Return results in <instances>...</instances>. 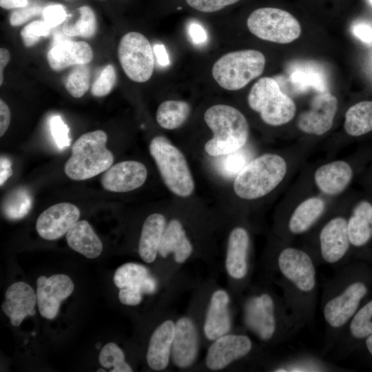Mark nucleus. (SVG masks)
Returning a JSON list of instances; mask_svg holds the SVG:
<instances>
[{
	"instance_id": "obj_1",
	"label": "nucleus",
	"mask_w": 372,
	"mask_h": 372,
	"mask_svg": "<svg viewBox=\"0 0 372 372\" xmlns=\"http://www.w3.org/2000/svg\"><path fill=\"white\" fill-rule=\"evenodd\" d=\"M272 252L270 277L282 290L287 306L302 327L313 324L318 296L317 267L304 248L285 243Z\"/></svg>"
},
{
	"instance_id": "obj_2",
	"label": "nucleus",
	"mask_w": 372,
	"mask_h": 372,
	"mask_svg": "<svg viewBox=\"0 0 372 372\" xmlns=\"http://www.w3.org/2000/svg\"><path fill=\"white\" fill-rule=\"evenodd\" d=\"M360 271L345 264L322 285L321 310L324 322L322 356L331 352L347 323L360 307L369 285Z\"/></svg>"
},
{
	"instance_id": "obj_3",
	"label": "nucleus",
	"mask_w": 372,
	"mask_h": 372,
	"mask_svg": "<svg viewBox=\"0 0 372 372\" xmlns=\"http://www.w3.org/2000/svg\"><path fill=\"white\" fill-rule=\"evenodd\" d=\"M243 318L247 328L267 344L286 342L302 329L282 296L269 288L256 289L246 298Z\"/></svg>"
},
{
	"instance_id": "obj_4",
	"label": "nucleus",
	"mask_w": 372,
	"mask_h": 372,
	"mask_svg": "<svg viewBox=\"0 0 372 372\" xmlns=\"http://www.w3.org/2000/svg\"><path fill=\"white\" fill-rule=\"evenodd\" d=\"M204 120L213 137L205 145L211 156H219L238 150L246 144L249 127L244 114L236 107L218 104L209 107Z\"/></svg>"
},
{
	"instance_id": "obj_5",
	"label": "nucleus",
	"mask_w": 372,
	"mask_h": 372,
	"mask_svg": "<svg viewBox=\"0 0 372 372\" xmlns=\"http://www.w3.org/2000/svg\"><path fill=\"white\" fill-rule=\"evenodd\" d=\"M287 171V163L281 156L271 153L262 154L248 162L236 176L234 192L245 200L263 197L282 181Z\"/></svg>"
},
{
	"instance_id": "obj_6",
	"label": "nucleus",
	"mask_w": 372,
	"mask_h": 372,
	"mask_svg": "<svg viewBox=\"0 0 372 372\" xmlns=\"http://www.w3.org/2000/svg\"><path fill=\"white\" fill-rule=\"evenodd\" d=\"M107 136L103 130L81 135L73 144L64 172L74 180H84L105 172L113 164L114 156L106 147Z\"/></svg>"
},
{
	"instance_id": "obj_7",
	"label": "nucleus",
	"mask_w": 372,
	"mask_h": 372,
	"mask_svg": "<svg viewBox=\"0 0 372 372\" xmlns=\"http://www.w3.org/2000/svg\"><path fill=\"white\" fill-rule=\"evenodd\" d=\"M149 149L168 189L183 198L192 194L195 183L183 154L162 136L152 139Z\"/></svg>"
},
{
	"instance_id": "obj_8",
	"label": "nucleus",
	"mask_w": 372,
	"mask_h": 372,
	"mask_svg": "<svg viewBox=\"0 0 372 372\" xmlns=\"http://www.w3.org/2000/svg\"><path fill=\"white\" fill-rule=\"evenodd\" d=\"M265 63L264 54L256 50L231 52L215 62L212 76L221 87L238 90L263 72Z\"/></svg>"
},
{
	"instance_id": "obj_9",
	"label": "nucleus",
	"mask_w": 372,
	"mask_h": 372,
	"mask_svg": "<svg viewBox=\"0 0 372 372\" xmlns=\"http://www.w3.org/2000/svg\"><path fill=\"white\" fill-rule=\"evenodd\" d=\"M247 101L251 109L258 112L261 119L271 126L287 123L293 119L296 112L293 101L271 77H262L254 84Z\"/></svg>"
},
{
	"instance_id": "obj_10",
	"label": "nucleus",
	"mask_w": 372,
	"mask_h": 372,
	"mask_svg": "<svg viewBox=\"0 0 372 372\" xmlns=\"http://www.w3.org/2000/svg\"><path fill=\"white\" fill-rule=\"evenodd\" d=\"M351 252L347 218L334 216L320 227L316 237V249L310 252L316 265L338 269L344 265Z\"/></svg>"
},
{
	"instance_id": "obj_11",
	"label": "nucleus",
	"mask_w": 372,
	"mask_h": 372,
	"mask_svg": "<svg viewBox=\"0 0 372 372\" xmlns=\"http://www.w3.org/2000/svg\"><path fill=\"white\" fill-rule=\"evenodd\" d=\"M249 30L257 37L278 43H289L301 33L298 21L289 12L276 8H260L247 21Z\"/></svg>"
},
{
	"instance_id": "obj_12",
	"label": "nucleus",
	"mask_w": 372,
	"mask_h": 372,
	"mask_svg": "<svg viewBox=\"0 0 372 372\" xmlns=\"http://www.w3.org/2000/svg\"><path fill=\"white\" fill-rule=\"evenodd\" d=\"M148 39L142 34L130 32L123 36L118 48V56L125 74L132 81H148L154 71V58Z\"/></svg>"
},
{
	"instance_id": "obj_13",
	"label": "nucleus",
	"mask_w": 372,
	"mask_h": 372,
	"mask_svg": "<svg viewBox=\"0 0 372 372\" xmlns=\"http://www.w3.org/2000/svg\"><path fill=\"white\" fill-rule=\"evenodd\" d=\"M254 350L251 339L243 333H227L213 341L209 347L205 364L211 371H219L247 357Z\"/></svg>"
},
{
	"instance_id": "obj_14",
	"label": "nucleus",
	"mask_w": 372,
	"mask_h": 372,
	"mask_svg": "<svg viewBox=\"0 0 372 372\" xmlns=\"http://www.w3.org/2000/svg\"><path fill=\"white\" fill-rule=\"evenodd\" d=\"M338 109V100L331 93L324 91L311 100L309 110L298 118V128L304 133L320 136L332 127Z\"/></svg>"
},
{
	"instance_id": "obj_15",
	"label": "nucleus",
	"mask_w": 372,
	"mask_h": 372,
	"mask_svg": "<svg viewBox=\"0 0 372 372\" xmlns=\"http://www.w3.org/2000/svg\"><path fill=\"white\" fill-rule=\"evenodd\" d=\"M37 304L40 314L48 320L57 315L61 302L70 296L74 285L65 274H55L47 278L41 276L37 280Z\"/></svg>"
},
{
	"instance_id": "obj_16",
	"label": "nucleus",
	"mask_w": 372,
	"mask_h": 372,
	"mask_svg": "<svg viewBox=\"0 0 372 372\" xmlns=\"http://www.w3.org/2000/svg\"><path fill=\"white\" fill-rule=\"evenodd\" d=\"M251 238L248 230L240 226L230 232L227 245L225 269L234 280L246 282L250 272Z\"/></svg>"
},
{
	"instance_id": "obj_17",
	"label": "nucleus",
	"mask_w": 372,
	"mask_h": 372,
	"mask_svg": "<svg viewBox=\"0 0 372 372\" xmlns=\"http://www.w3.org/2000/svg\"><path fill=\"white\" fill-rule=\"evenodd\" d=\"M80 211L70 203H60L43 211L38 217L36 229L47 240H56L68 233L79 221Z\"/></svg>"
},
{
	"instance_id": "obj_18",
	"label": "nucleus",
	"mask_w": 372,
	"mask_h": 372,
	"mask_svg": "<svg viewBox=\"0 0 372 372\" xmlns=\"http://www.w3.org/2000/svg\"><path fill=\"white\" fill-rule=\"evenodd\" d=\"M147 176V168L142 163L125 161L107 169L102 176L101 183L107 191L127 192L142 186Z\"/></svg>"
},
{
	"instance_id": "obj_19",
	"label": "nucleus",
	"mask_w": 372,
	"mask_h": 372,
	"mask_svg": "<svg viewBox=\"0 0 372 372\" xmlns=\"http://www.w3.org/2000/svg\"><path fill=\"white\" fill-rule=\"evenodd\" d=\"M326 211L324 200L318 196L308 198L291 213L284 225L285 241L310 232L322 219Z\"/></svg>"
},
{
	"instance_id": "obj_20",
	"label": "nucleus",
	"mask_w": 372,
	"mask_h": 372,
	"mask_svg": "<svg viewBox=\"0 0 372 372\" xmlns=\"http://www.w3.org/2000/svg\"><path fill=\"white\" fill-rule=\"evenodd\" d=\"M372 334V299L360 307L347 323L335 344L333 356L338 360L345 357L354 345Z\"/></svg>"
},
{
	"instance_id": "obj_21",
	"label": "nucleus",
	"mask_w": 372,
	"mask_h": 372,
	"mask_svg": "<svg viewBox=\"0 0 372 372\" xmlns=\"http://www.w3.org/2000/svg\"><path fill=\"white\" fill-rule=\"evenodd\" d=\"M198 353V335L192 319L182 317L176 322L171 359L178 368L186 369L196 361Z\"/></svg>"
},
{
	"instance_id": "obj_22",
	"label": "nucleus",
	"mask_w": 372,
	"mask_h": 372,
	"mask_svg": "<svg viewBox=\"0 0 372 372\" xmlns=\"http://www.w3.org/2000/svg\"><path fill=\"white\" fill-rule=\"evenodd\" d=\"M5 298L1 308L12 325L19 326L26 316L35 315L37 293L28 284L24 282L13 283L6 290Z\"/></svg>"
},
{
	"instance_id": "obj_23",
	"label": "nucleus",
	"mask_w": 372,
	"mask_h": 372,
	"mask_svg": "<svg viewBox=\"0 0 372 372\" xmlns=\"http://www.w3.org/2000/svg\"><path fill=\"white\" fill-rule=\"evenodd\" d=\"M229 302V296L225 290L218 289L212 293L203 326L205 335L209 340L214 341L231 330Z\"/></svg>"
},
{
	"instance_id": "obj_24",
	"label": "nucleus",
	"mask_w": 372,
	"mask_h": 372,
	"mask_svg": "<svg viewBox=\"0 0 372 372\" xmlns=\"http://www.w3.org/2000/svg\"><path fill=\"white\" fill-rule=\"evenodd\" d=\"M353 175L352 166L347 161L338 160L318 167L313 178L320 192L328 196H336L349 187Z\"/></svg>"
},
{
	"instance_id": "obj_25",
	"label": "nucleus",
	"mask_w": 372,
	"mask_h": 372,
	"mask_svg": "<svg viewBox=\"0 0 372 372\" xmlns=\"http://www.w3.org/2000/svg\"><path fill=\"white\" fill-rule=\"evenodd\" d=\"M349 241L352 250L363 249L372 242V202L358 200L347 217Z\"/></svg>"
},
{
	"instance_id": "obj_26",
	"label": "nucleus",
	"mask_w": 372,
	"mask_h": 372,
	"mask_svg": "<svg viewBox=\"0 0 372 372\" xmlns=\"http://www.w3.org/2000/svg\"><path fill=\"white\" fill-rule=\"evenodd\" d=\"M92 58V50L88 43L66 39L53 44L48 53V63L54 71L71 65L87 64Z\"/></svg>"
},
{
	"instance_id": "obj_27",
	"label": "nucleus",
	"mask_w": 372,
	"mask_h": 372,
	"mask_svg": "<svg viewBox=\"0 0 372 372\" xmlns=\"http://www.w3.org/2000/svg\"><path fill=\"white\" fill-rule=\"evenodd\" d=\"M175 325L172 320L162 322L152 334L146 354L148 366L154 371H163L169 364Z\"/></svg>"
},
{
	"instance_id": "obj_28",
	"label": "nucleus",
	"mask_w": 372,
	"mask_h": 372,
	"mask_svg": "<svg viewBox=\"0 0 372 372\" xmlns=\"http://www.w3.org/2000/svg\"><path fill=\"white\" fill-rule=\"evenodd\" d=\"M273 372H332L342 371V366L316 354L302 352L285 356L269 367Z\"/></svg>"
},
{
	"instance_id": "obj_29",
	"label": "nucleus",
	"mask_w": 372,
	"mask_h": 372,
	"mask_svg": "<svg viewBox=\"0 0 372 372\" xmlns=\"http://www.w3.org/2000/svg\"><path fill=\"white\" fill-rule=\"evenodd\" d=\"M192 251V245L182 223L176 219L171 220L164 231L158 247V254L165 258L173 254L175 262L182 264L189 258Z\"/></svg>"
},
{
	"instance_id": "obj_30",
	"label": "nucleus",
	"mask_w": 372,
	"mask_h": 372,
	"mask_svg": "<svg viewBox=\"0 0 372 372\" xmlns=\"http://www.w3.org/2000/svg\"><path fill=\"white\" fill-rule=\"evenodd\" d=\"M166 225V218L161 214H152L145 219L138 243L139 256L145 262L152 263L156 259Z\"/></svg>"
},
{
	"instance_id": "obj_31",
	"label": "nucleus",
	"mask_w": 372,
	"mask_h": 372,
	"mask_svg": "<svg viewBox=\"0 0 372 372\" xmlns=\"http://www.w3.org/2000/svg\"><path fill=\"white\" fill-rule=\"evenodd\" d=\"M66 240L71 249L90 259L103 251L101 240L86 220L77 221L66 234Z\"/></svg>"
},
{
	"instance_id": "obj_32",
	"label": "nucleus",
	"mask_w": 372,
	"mask_h": 372,
	"mask_svg": "<svg viewBox=\"0 0 372 372\" xmlns=\"http://www.w3.org/2000/svg\"><path fill=\"white\" fill-rule=\"evenodd\" d=\"M345 132L358 137L372 132V101H363L351 106L345 113Z\"/></svg>"
},
{
	"instance_id": "obj_33",
	"label": "nucleus",
	"mask_w": 372,
	"mask_h": 372,
	"mask_svg": "<svg viewBox=\"0 0 372 372\" xmlns=\"http://www.w3.org/2000/svg\"><path fill=\"white\" fill-rule=\"evenodd\" d=\"M190 111V105L186 101H165L157 109L156 121L164 129L174 130L180 127L186 121Z\"/></svg>"
},
{
	"instance_id": "obj_34",
	"label": "nucleus",
	"mask_w": 372,
	"mask_h": 372,
	"mask_svg": "<svg viewBox=\"0 0 372 372\" xmlns=\"http://www.w3.org/2000/svg\"><path fill=\"white\" fill-rule=\"evenodd\" d=\"M32 205V198L30 192L24 187H19L6 198L2 211L9 220H20L29 213Z\"/></svg>"
},
{
	"instance_id": "obj_35",
	"label": "nucleus",
	"mask_w": 372,
	"mask_h": 372,
	"mask_svg": "<svg viewBox=\"0 0 372 372\" xmlns=\"http://www.w3.org/2000/svg\"><path fill=\"white\" fill-rule=\"evenodd\" d=\"M79 18L74 22L68 19L63 26V32L68 37L90 38L96 30V19L92 9L88 6L78 8Z\"/></svg>"
},
{
	"instance_id": "obj_36",
	"label": "nucleus",
	"mask_w": 372,
	"mask_h": 372,
	"mask_svg": "<svg viewBox=\"0 0 372 372\" xmlns=\"http://www.w3.org/2000/svg\"><path fill=\"white\" fill-rule=\"evenodd\" d=\"M149 274V271L145 266L136 262H127L116 270L114 282L118 289L134 287L143 291V280Z\"/></svg>"
},
{
	"instance_id": "obj_37",
	"label": "nucleus",
	"mask_w": 372,
	"mask_h": 372,
	"mask_svg": "<svg viewBox=\"0 0 372 372\" xmlns=\"http://www.w3.org/2000/svg\"><path fill=\"white\" fill-rule=\"evenodd\" d=\"M100 364L111 372H132V367L125 362L122 349L114 342H108L101 349L99 356Z\"/></svg>"
},
{
	"instance_id": "obj_38",
	"label": "nucleus",
	"mask_w": 372,
	"mask_h": 372,
	"mask_svg": "<svg viewBox=\"0 0 372 372\" xmlns=\"http://www.w3.org/2000/svg\"><path fill=\"white\" fill-rule=\"evenodd\" d=\"M90 70L87 64L76 65L68 74L65 87L75 98L83 96L90 87Z\"/></svg>"
},
{
	"instance_id": "obj_39",
	"label": "nucleus",
	"mask_w": 372,
	"mask_h": 372,
	"mask_svg": "<svg viewBox=\"0 0 372 372\" xmlns=\"http://www.w3.org/2000/svg\"><path fill=\"white\" fill-rule=\"evenodd\" d=\"M242 149V148H241ZM231 153L219 156L218 161L220 172L225 176L231 177L237 175L239 172L248 163H246L245 155L240 149Z\"/></svg>"
},
{
	"instance_id": "obj_40",
	"label": "nucleus",
	"mask_w": 372,
	"mask_h": 372,
	"mask_svg": "<svg viewBox=\"0 0 372 372\" xmlns=\"http://www.w3.org/2000/svg\"><path fill=\"white\" fill-rule=\"evenodd\" d=\"M116 82V73L112 65H106L99 76L92 85L91 93L93 96L101 97L107 95Z\"/></svg>"
},
{
	"instance_id": "obj_41",
	"label": "nucleus",
	"mask_w": 372,
	"mask_h": 372,
	"mask_svg": "<svg viewBox=\"0 0 372 372\" xmlns=\"http://www.w3.org/2000/svg\"><path fill=\"white\" fill-rule=\"evenodd\" d=\"M51 27L45 21H34L21 31V38L26 47L36 44L41 38L48 37Z\"/></svg>"
},
{
	"instance_id": "obj_42",
	"label": "nucleus",
	"mask_w": 372,
	"mask_h": 372,
	"mask_svg": "<svg viewBox=\"0 0 372 372\" xmlns=\"http://www.w3.org/2000/svg\"><path fill=\"white\" fill-rule=\"evenodd\" d=\"M50 127L53 140L59 149H63L70 146V129L61 116H52L50 121Z\"/></svg>"
},
{
	"instance_id": "obj_43",
	"label": "nucleus",
	"mask_w": 372,
	"mask_h": 372,
	"mask_svg": "<svg viewBox=\"0 0 372 372\" xmlns=\"http://www.w3.org/2000/svg\"><path fill=\"white\" fill-rule=\"evenodd\" d=\"M291 80L298 87H312L320 92L324 91V82L322 77L311 71H296L291 75Z\"/></svg>"
},
{
	"instance_id": "obj_44",
	"label": "nucleus",
	"mask_w": 372,
	"mask_h": 372,
	"mask_svg": "<svg viewBox=\"0 0 372 372\" xmlns=\"http://www.w3.org/2000/svg\"><path fill=\"white\" fill-rule=\"evenodd\" d=\"M240 0H186L192 8L203 12H214Z\"/></svg>"
},
{
	"instance_id": "obj_45",
	"label": "nucleus",
	"mask_w": 372,
	"mask_h": 372,
	"mask_svg": "<svg viewBox=\"0 0 372 372\" xmlns=\"http://www.w3.org/2000/svg\"><path fill=\"white\" fill-rule=\"evenodd\" d=\"M43 10L38 6H26L17 8L10 17V23L12 26H19L31 18L39 15Z\"/></svg>"
},
{
	"instance_id": "obj_46",
	"label": "nucleus",
	"mask_w": 372,
	"mask_h": 372,
	"mask_svg": "<svg viewBox=\"0 0 372 372\" xmlns=\"http://www.w3.org/2000/svg\"><path fill=\"white\" fill-rule=\"evenodd\" d=\"M44 21L51 27L54 28L63 22L67 17L65 8L61 5H51L43 9Z\"/></svg>"
},
{
	"instance_id": "obj_47",
	"label": "nucleus",
	"mask_w": 372,
	"mask_h": 372,
	"mask_svg": "<svg viewBox=\"0 0 372 372\" xmlns=\"http://www.w3.org/2000/svg\"><path fill=\"white\" fill-rule=\"evenodd\" d=\"M143 291L139 288L125 287L119 289L118 299L125 305L135 306L142 301Z\"/></svg>"
},
{
	"instance_id": "obj_48",
	"label": "nucleus",
	"mask_w": 372,
	"mask_h": 372,
	"mask_svg": "<svg viewBox=\"0 0 372 372\" xmlns=\"http://www.w3.org/2000/svg\"><path fill=\"white\" fill-rule=\"evenodd\" d=\"M187 30L194 44L202 45L207 41V33L200 24L192 22L189 24Z\"/></svg>"
},
{
	"instance_id": "obj_49",
	"label": "nucleus",
	"mask_w": 372,
	"mask_h": 372,
	"mask_svg": "<svg viewBox=\"0 0 372 372\" xmlns=\"http://www.w3.org/2000/svg\"><path fill=\"white\" fill-rule=\"evenodd\" d=\"M353 33L362 42L372 43V27L366 23H357L352 28Z\"/></svg>"
},
{
	"instance_id": "obj_50",
	"label": "nucleus",
	"mask_w": 372,
	"mask_h": 372,
	"mask_svg": "<svg viewBox=\"0 0 372 372\" xmlns=\"http://www.w3.org/2000/svg\"><path fill=\"white\" fill-rule=\"evenodd\" d=\"M10 122V112L8 106L2 100H0V136L7 131Z\"/></svg>"
},
{
	"instance_id": "obj_51",
	"label": "nucleus",
	"mask_w": 372,
	"mask_h": 372,
	"mask_svg": "<svg viewBox=\"0 0 372 372\" xmlns=\"http://www.w3.org/2000/svg\"><path fill=\"white\" fill-rule=\"evenodd\" d=\"M12 163L10 160L4 156H1L0 158V185L2 186L5 182L12 175Z\"/></svg>"
},
{
	"instance_id": "obj_52",
	"label": "nucleus",
	"mask_w": 372,
	"mask_h": 372,
	"mask_svg": "<svg viewBox=\"0 0 372 372\" xmlns=\"http://www.w3.org/2000/svg\"><path fill=\"white\" fill-rule=\"evenodd\" d=\"M153 51L160 65L165 67L170 63L168 54L163 44L154 45Z\"/></svg>"
},
{
	"instance_id": "obj_53",
	"label": "nucleus",
	"mask_w": 372,
	"mask_h": 372,
	"mask_svg": "<svg viewBox=\"0 0 372 372\" xmlns=\"http://www.w3.org/2000/svg\"><path fill=\"white\" fill-rule=\"evenodd\" d=\"M157 289V281L150 274H149L143 280L142 289L143 293L152 294L156 291Z\"/></svg>"
},
{
	"instance_id": "obj_54",
	"label": "nucleus",
	"mask_w": 372,
	"mask_h": 372,
	"mask_svg": "<svg viewBox=\"0 0 372 372\" xmlns=\"http://www.w3.org/2000/svg\"><path fill=\"white\" fill-rule=\"evenodd\" d=\"M27 0H0V6L4 9H14L28 6Z\"/></svg>"
},
{
	"instance_id": "obj_55",
	"label": "nucleus",
	"mask_w": 372,
	"mask_h": 372,
	"mask_svg": "<svg viewBox=\"0 0 372 372\" xmlns=\"http://www.w3.org/2000/svg\"><path fill=\"white\" fill-rule=\"evenodd\" d=\"M10 59L9 51L3 48L0 49V85H2L3 81V72L6 65L8 63Z\"/></svg>"
},
{
	"instance_id": "obj_56",
	"label": "nucleus",
	"mask_w": 372,
	"mask_h": 372,
	"mask_svg": "<svg viewBox=\"0 0 372 372\" xmlns=\"http://www.w3.org/2000/svg\"><path fill=\"white\" fill-rule=\"evenodd\" d=\"M365 346L366 348L369 353V354L372 356V334L367 337L365 340Z\"/></svg>"
},
{
	"instance_id": "obj_57",
	"label": "nucleus",
	"mask_w": 372,
	"mask_h": 372,
	"mask_svg": "<svg viewBox=\"0 0 372 372\" xmlns=\"http://www.w3.org/2000/svg\"><path fill=\"white\" fill-rule=\"evenodd\" d=\"M100 371L105 372V370H103V369H101L97 370V372H100Z\"/></svg>"
},
{
	"instance_id": "obj_58",
	"label": "nucleus",
	"mask_w": 372,
	"mask_h": 372,
	"mask_svg": "<svg viewBox=\"0 0 372 372\" xmlns=\"http://www.w3.org/2000/svg\"><path fill=\"white\" fill-rule=\"evenodd\" d=\"M370 3L372 5V0H369Z\"/></svg>"
}]
</instances>
